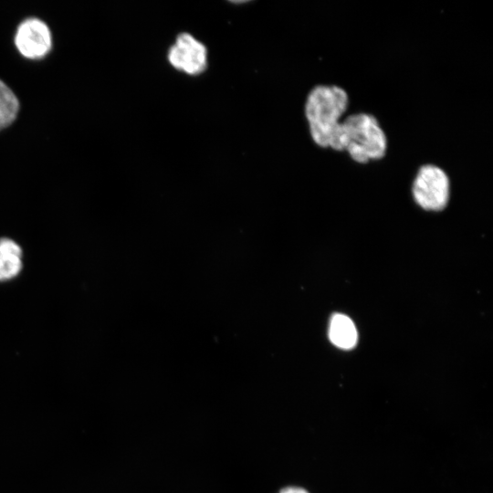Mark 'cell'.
I'll return each instance as SVG.
<instances>
[{"mask_svg":"<svg viewBox=\"0 0 493 493\" xmlns=\"http://www.w3.org/2000/svg\"><path fill=\"white\" fill-rule=\"evenodd\" d=\"M334 151H346L358 163L382 159L387 139L376 118L369 113H355L345 118L330 146Z\"/></svg>","mask_w":493,"mask_h":493,"instance_id":"1","label":"cell"},{"mask_svg":"<svg viewBox=\"0 0 493 493\" xmlns=\"http://www.w3.org/2000/svg\"><path fill=\"white\" fill-rule=\"evenodd\" d=\"M347 107V92L339 86L318 85L309 91L304 111L310 137L318 146H330Z\"/></svg>","mask_w":493,"mask_h":493,"instance_id":"2","label":"cell"},{"mask_svg":"<svg viewBox=\"0 0 493 493\" xmlns=\"http://www.w3.org/2000/svg\"><path fill=\"white\" fill-rule=\"evenodd\" d=\"M415 202L425 210L439 211L445 208L449 198V179L437 165L421 166L413 184Z\"/></svg>","mask_w":493,"mask_h":493,"instance_id":"3","label":"cell"},{"mask_svg":"<svg viewBox=\"0 0 493 493\" xmlns=\"http://www.w3.org/2000/svg\"><path fill=\"white\" fill-rule=\"evenodd\" d=\"M167 60L174 69L189 76H198L207 68L208 50L192 34L182 32L169 47Z\"/></svg>","mask_w":493,"mask_h":493,"instance_id":"4","label":"cell"},{"mask_svg":"<svg viewBox=\"0 0 493 493\" xmlns=\"http://www.w3.org/2000/svg\"><path fill=\"white\" fill-rule=\"evenodd\" d=\"M15 43L24 57L40 58L50 50V31L44 22L36 18L26 19L18 26Z\"/></svg>","mask_w":493,"mask_h":493,"instance_id":"5","label":"cell"},{"mask_svg":"<svg viewBox=\"0 0 493 493\" xmlns=\"http://www.w3.org/2000/svg\"><path fill=\"white\" fill-rule=\"evenodd\" d=\"M329 337L335 346L349 350L356 345L358 336L354 323L349 317L335 314L330 322Z\"/></svg>","mask_w":493,"mask_h":493,"instance_id":"6","label":"cell"},{"mask_svg":"<svg viewBox=\"0 0 493 493\" xmlns=\"http://www.w3.org/2000/svg\"><path fill=\"white\" fill-rule=\"evenodd\" d=\"M21 266V248L19 246L11 239H0V280L16 276Z\"/></svg>","mask_w":493,"mask_h":493,"instance_id":"7","label":"cell"},{"mask_svg":"<svg viewBox=\"0 0 493 493\" xmlns=\"http://www.w3.org/2000/svg\"><path fill=\"white\" fill-rule=\"evenodd\" d=\"M18 106L16 95L0 80V130L13 122L17 115Z\"/></svg>","mask_w":493,"mask_h":493,"instance_id":"8","label":"cell"},{"mask_svg":"<svg viewBox=\"0 0 493 493\" xmlns=\"http://www.w3.org/2000/svg\"><path fill=\"white\" fill-rule=\"evenodd\" d=\"M277 493H310L308 489L303 487L289 485L281 488Z\"/></svg>","mask_w":493,"mask_h":493,"instance_id":"9","label":"cell"}]
</instances>
